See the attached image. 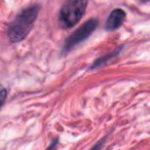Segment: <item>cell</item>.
<instances>
[{
	"mask_svg": "<svg viewBox=\"0 0 150 150\" xmlns=\"http://www.w3.org/2000/svg\"><path fill=\"white\" fill-rule=\"evenodd\" d=\"M39 13V5L34 4L21 11L7 27V37L13 43L22 41L27 37Z\"/></svg>",
	"mask_w": 150,
	"mask_h": 150,
	"instance_id": "6da1fadb",
	"label": "cell"
},
{
	"mask_svg": "<svg viewBox=\"0 0 150 150\" xmlns=\"http://www.w3.org/2000/svg\"><path fill=\"white\" fill-rule=\"evenodd\" d=\"M125 19V11L121 8H115L111 11L105 23V29L108 31H114L121 27Z\"/></svg>",
	"mask_w": 150,
	"mask_h": 150,
	"instance_id": "277c9868",
	"label": "cell"
},
{
	"mask_svg": "<svg viewBox=\"0 0 150 150\" xmlns=\"http://www.w3.org/2000/svg\"><path fill=\"white\" fill-rule=\"evenodd\" d=\"M98 26V20L97 19H91L86 21L84 24H82L77 30H75L66 40H65L64 47H63V52H68L72 50L74 46H76L78 43L83 41L84 39L88 37L95 29Z\"/></svg>",
	"mask_w": 150,
	"mask_h": 150,
	"instance_id": "3957f363",
	"label": "cell"
},
{
	"mask_svg": "<svg viewBox=\"0 0 150 150\" xmlns=\"http://www.w3.org/2000/svg\"><path fill=\"white\" fill-rule=\"evenodd\" d=\"M6 90L5 88H2V91H1V95H2V98H1V100H2V104H4L5 102V98H6Z\"/></svg>",
	"mask_w": 150,
	"mask_h": 150,
	"instance_id": "8992f818",
	"label": "cell"
},
{
	"mask_svg": "<svg viewBox=\"0 0 150 150\" xmlns=\"http://www.w3.org/2000/svg\"><path fill=\"white\" fill-rule=\"evenodd\" d=\"M88 2V0H66L58 17L61 27L67 29L74 27L84 15Z\"/></svg>",
	"mask_w": 150,
	"mask_h": 150,
	"instance_id": "7a4b0ae2",
	"label": "cell"
},
{
	"mask_svg": "<svg viewBox=\"0 0 150 150\" xmlns=\"http://www.w3.org/2000/svg\"><path fill=\"white\" fill-rule=\"evenodd\" d=\"M122 47H123L122 45L118 46V47H117L116 50H114L112 52H110V54H105V56L101 57V58L97 59V60L94 62V64L92 65V69L97 68V67L101 66V65H103V64H105L106 62H108V61L110 60V59H112L113 57H116L117 54H118L119 52H120V50H121V48H122Z\"/></svg>",
	"mask_w": 150,
	"mask_h": 150,
	"instance_id": "5b68a950",
	"label": "cell"
},
{
	"mask_svg": "<svg viewBox=\"0 0 150 150\" xmlns=\"http://www.w3.org/2000/svg\"><path fill=\"white\" fill-rule=\"evenodd\" d=\"M138 1H141V2H150V0H138Z\"/></svg>",
	"mask_w": 150,
	"mask_h": 150,
	"instance_id": "52a82bcc",
	"label": "cell"
}]
</instances>
